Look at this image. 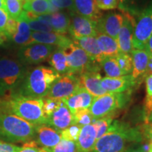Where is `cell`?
Masks as SVG:
<instances>
[{"label": "cell", "mask_w": 152, "mask_h": 152, "mask_svg": "<svg viewBox=\"0 0 152 152\" xmlns=\"http://www.w3.org/2000/svg\"><path fill=\"white\" fill-rule=\"evenodd\" d=\"M140 126L114 120L103 136L95 142L91 152H125L130 146L144 140Z\"/></svg>", "instance_id": "6da1fadb"}, {"label": "cell", "mask_w": 152, "mask_h": 152, "mask_svg": "<svg viewBox=\"0 0 152 152\" xmlns=\"http://www.w3.org/2000/svg\"><path fill=\"white\" fill-rule=\"evenodd\" d=\"M60 76L52 68L45 66L28 67L21 83L12 96L45 98L53 83Z\"/></svg>", "instance_id": "7a4b0ae2"}, {"label": "cell", "mask_w": 152, "mask_h": 152, "mask_svg": "<svg viewBox=\"0 0 152 152\" xmlns=\"http://www.w3.org/2000/svg\"><path fill=\"white\" fill-rule=\"evenodd\" d=\"M0 113L14 114L35 126L47 125V118L43 112V98L0 96Z\"/></svg>", "instance_id": "3957f363"}, {"label": "cell", "mask_w": 152, "mask_h": 152, "mask_svg": "<svg viewBox=\"0 0 152 152\" xmlns=\"http://www.w3.org/2000/svg\"><path fill=\"white\" fill-rule=\"evenodd\" d=\"M36 126L11 113H0V140L9 142H28L34 140Z\"/></svg>", "instance_id": "277c9868"}, {"label": "cell", "mask_w": 152, "mask_h": 152, "mask_svg": "<svg viewBox=\"0 0 152 152\" xmlns=\"http://www.w3.org/2000/svg\"><path fill=\"white\" fill-rule=\"evenodd\" d=\"M28 67L17 57L0 56V96H11L14 94Z\"/></svg>", "instance_id": "5b68a950"}, {"label": "cell", "mask_w": 152, "mask_h": 152, "mask_svg": "<svg viewBox=\"0 0 152 152\" xmlns=\"http://www.w3.org/2000/svg\"><path fill=\"white\" fill-rule=\"evenodd\" d=\"M131 96L132 91L121 93L107 92L94 98L89 109L94 120L100 118L110 113L121 111L130 103Z\"/></svg>", "instance_id": "8992f818"}, {"label": "cell", "mask_w": 152, "mask_h": 152, "mask_svg": "<svg viewBox=\"0 0 152 152\" xmlns=\"http://www.w3.org/2000/svg\"><path fill=\"white\" fill-rule=\"evenodd\" d=\"M62 49L66 56L68 74L80 76L86 72L100 71V64L93 61L81 47L74 42Z\"/></svg>", "instance_id": "52a82bcc"}, {"label": "cell", "mask_w": 152, "mask_h": 152, "mask_svg": "<svg viewBox=\"0 0 152 152\" xmlns=\"http://www.w3.org/2000/svg\"><path fill=\"white\" fill-rule=\"evenodd\" d=\"M56 47L41 43H30L20 47L17 52V58L26 66L38 65L48 61Z\"/></svg>", "instance_id": "ba28073f"}, {"label": "cell", "mask_w": 152, "mask_h": 152, "mask_svg": "<svg viewBox=\"0 0 152 152\" xmlns=\"http://www.w3.org/2000/svg\"><path fill=\"white\" fill-rule=\"evenodd\" d=\"M152 34V1L137 14L132 38L134 49H144Z\"/></svg>", "instance_id": "9c48e42d"}, {"label": "cell", "mask_w": 152, "mask_h": 152, "mask_svg": "<svg viewBox=\"0 0 152 152\" xmlns=\"http://www.w3.org/2000/svg\"><path fill=\"white\" fill-rule=\"evenodd\" d=\"M80 87L79 76L73 74L61 75L53 83L45 97L63 99L74 94Z\"/></svg>", "instance_id": "30bf717a"}, {"label": "cell", "mask_w": 152, "mask_h": 152, "mask_svg": "<svg viewBox=\"0 0 152 152\" xmlns=\"http://www.w3.org/2000/svg\"><path fill=\"white\" fill-rule=\"evenodd\" d=\"M70 23L68 33L72 39H80L85 37H96L98 30L96 28L97 22L87 18L75 12L70 13Z\"/></svg>", "instance_id": "8fae6325"}, {"label": "cell", "mask_w": 152, "mask_h": 152, "mask_svg": "<svg viewBox=\"0 0 152 152\" xmlns=\"http://www.w3.org/2000/svg\"><path fill=\"white\" fill-rule=\"evenodd\" d=\"M121 13L123 16V21L116 40L120 52L131 54L134 49L132 47V38L136 19L134 15L126 11H121Z\"/></svg>", "instance_id": "7c38bea8"}, {"label": "cell", "mask_w": 152, "mask_h": 152, "mask_svg": "<svg viewBox=\"0 0 152 152\" xmlns=\"http://www.w3.org/2000/svg\"><path fill=\"white\" fill-rule=\"evenodd\" d=\"M73 118L71 110L61 99L59 105L47 119V125L61 132L73 124Z\"/></svg>", "instance_id": "4fadbf2b"}, {"label": "cell", "mask_w": 152, "mask_h": 152, "mask_svg": "<svg viewBox=\"0 0 152 152\" xmlns=\"http://www.w3.org/2000/svg\"><path fill=\"white\" fill-rule=\"evenodd\" d=\"M123 21L122 13L112 11L102 16L97 21L98 33L105 34L113 39H117Z\"/></svg>", "instance_id": "5bb4252c"}, {"label": "cell", "mask_w": 152, "mask_h": 152, "mask_svg": "<svg viewBox=\"0 0 152 152\" xmlns=\"http://www.w3.org/2000/svg\"><path fill=\"white\" fill-rule=\"evenodd\" d=\"M101 85L107 92L121 93L132 91L138 84L132 75H125L117 77H102Z\"/></svg>", "instance_id": "9a60e30c"}, {"label": "cell", "mask_w": 152, "mask_h": 152, "mask_svg": "<svg viewBox=\"0 0 152 152\" xmlns=\"http://www.w3.org/2000/svg\"><path fill=\"white\" fill-rule=\"evenodd\" d=\"M41 43L52 45L57 48L65 49L73 42V39L66 35V34L56 32H32L30 43Z\"/></svg>", "instance_id": "2e32d148"}, {"label": "cell", "mask_w": 152, "mask_h": 152, "mask_svg": "<svg viewBox=\"0 0 152 152\" xmlns=\"http://www.w3.org/2000/svg\"><path fill=\"white\" fill-rule=\"evenodd\" d=\"M132 58V76L140 85L147 77V66L149 54L146 49H133L131 52Z\"/></svg>", "instance_id": "e0dca14e"}, {"label": "cell", "mask_w": 152, "mask_h": 152, "mask_svg": "<svg viewBox=\"0 0 152 152\" xmlns=\"http://www.w3.org/2000/svg\"><path fill=\"white\" fill-rule=\"evenodd\" d=\"M61 139V133L49 125H41L36 126L34 140L45 149L55 147Z\"/></svg>", "instance_id": "ac0fdd59"}, {"label": "cell", "mask_w": 152, "mask_h": 152, "mask_svg": "<svg viewBox=\"0 0 152 152\" xmlns=\"http://www.w3.org/2000/svg\"><path fill=\"white\" fill-rule=\"evenodd\" d=\"M94 99V96L87 92L86 89L80 87L74 94L61 100L69 108L72 114H73L78 110L89 109Z\"/></svg>", "instance_id": "d6986e66"}, {"label": "cell", "mask_w": 152, "mask_h": 152, "mask_svg": "<svg viewBox=\"0 0 152 152\" xmlns=\"http://www.w3.org/2000/svg\"><path fill=\"white\" fill-rule=\"evenodd\" d=\"M80 86L83 87L94 98L102 96L107 92L101 85L102 77L99 71H90L79 76Z\"/></svg>", "instance_id": "ffe728a7"}, {"label": "cell", "mask_w": 152, "mask_h": 152, "mask_svg": "<svg viewBox=\"0 0 152 152\" xmlns=\"http://www.w3.org/2000/svg\"><path fill=\"white\" fill-rule=\"evenodd\" d=\"M96 141V132L92 124L82 127L78 139L76 141L75 152H91Z\"/></svg>", "instance_id": "44dd1931"}, {"label": "cell", "mask_w": 152, "mask_h": 152, "mask_svg": "<svg viewBox=\"0 0 152 152\" xmlns=\"http://www.w3.org/2000/svg\"><path fill=\"white\" fill-rule=\"evenodd\" d=\"M76 14L97 22L103 16L94 0H73Z\"/></svg>", "instance_id": "7402d4cb"}, {"label": "cell", "mask_w": 152, "mask_h": 152, "mask_svg": "<svg viewBox=\"0 0 152 152\" xmlns=\"http://www.w3.org/2000/svg\"><path fill=\"white\" fill-rule=\"evenodd\" d=\"M72 39L75 45L81 47L95 62L100 64L101 62L103 61L105 56L99 48L96 37L90 36V37H82L80 39Z\"/></svg>", "instance_id": "603a6c76"}, {"label": "cell", "mask_w": 152, "mask_h": 152, "mask_svg": "<svg viewBox=\"0 0 152 152\" xmlns=\"http://www.w3.org/2000/svg\"><path fill=\"white\" fill-rule=\"evenodd\" d=\"M17 20V28L14 35L11 37V42L18 46H25L29 45L31 39L32 30L28 22L23 18Z\"/></svg>", "instance_id": "cb8c5ba5"}, {"label": "cell", "mask_w": 152, "mask_h": 152, "mask_svg": "<svg viewBox=\"0 0 152 152\" xmlns=\"http://www.w3.org/2000/svg\"><path fill=\"white\" fill-rule=\"evenodd\" d=\"M23 9L24 11H31L37 15L52 14L60 11L51 4L49 0H26L23 4Z\"/></svg>", "instance_id": "d4e9b609"}, {"label": "cell", "mask_w": 152, "mask_h": 152, "mask_svg": "<svg viewBox=\"0 0 152 152\" xmlns=\"http://www.w3.org/2000/svg\"><path fill=\"white\" fill-rule=\"evenodd\" d=\"M96 39L100 51L104 56L115 57L120 52L117 40L105 34L98 33Z\"/></svg>", "instance_id": "484cf974"}, {"label": "cell", "mask_w": 152, "mask_h": 152, "mask_svg": "<svg viewBox=\"0 0 152 152\" xmlns=\"http://www.w3.org/2000/svg\"><path fill=\"white\" fill-rule=\"evenodd\" d=\"M70 23H71V18L67 13L58 11L50 14L49 26L56 33L61 34L67 33Z\"/></svg>", "instance_id": "4316f807"}, {"label": "cell", "mask_w": 152, "mask_h": 152, "mask_svg": "<svg viewBox=\"0 0 152 152\" xmlns=\"http://www.w3.org/2000/svg\"><path fill=\"white\" fill-rule=\"evenodd\" d=\"M48 62L53 70L60 75L68 74V66L66 56L64 51L61 48H56L49 56Z\"/></svg>", "instance_id": "83f0119b"}, {"label": "cell", "mask_w": 152, "mask_h": 152, "mask_svg": "<svg viewBox=\"0 0 152 152\" xmlns=\"http://www.w3.org/2000/svg\"><path fill=\"white\" fill-rule=\"evenodd\" d=\"M101 68L105 73L106 77H117L125 75L122 70L119 67L115 57L105 56L100 64Z\"/></svg>", "instance_id": "f1b7e54d"}, {"label": "cell", "mask_w": 152, "mask_h": 152, "mask_svg": "<svg viewBox=\"0 0 152 152\" xmlns=\"http://www.w3.org/2000/svg\"><path fill=\"white\" fill-rule=\"evenodd\" d=\"M118 113L119 112L112 113L109 114V115H105V116L100 118L94 120V122L92 123V125L94 126L95 132H96V140L105 134Z\"/></svg>", "instance_id": "f546056e"}, {"label": "cell", "mask_w": 152, "mask_h": 152, "mask_svg": "<svg viewBox=\"0 0 152 152\" xmlns=\"http://www.w3.org/2000/svg\"><path fill=\"white\" fill-rule=\"evenodd\" d=\"M146 97L144 101V121L147 123L150 114L152 112V74L145 78Z\"/></svg>", "instance_id": "4dcf8cb0"}, {"label": "cell", "mask_w": 152, "mask_h": 152, "mask_svg": "<svg viewBox=\"0 0 152 152\" xmlns=\"http://www.w3.org/2000/svg\"><path fill=\"white\" fill-rule=\"evenodd\" d=\"M23 4L21 0H4V10L9 18L18 20L23 12Z\"/></svg>", "instance_id": "1f68e13d"}, {"label": "cell", "mask_w": 152, "mask_h": 152, "mask_svg": "<svg viewBox=\"0 0 152 152\" xmlns=\"http://www.w3.org/2000/svg\"><path fill=\"white\" fill-rule=\"evenodd\" d=\"M73 124L78 125L81 127H83L87 125L92 124V123L94 121V118L92 117L89 109H80L75 111L73 114Z\"/></svg>", "instance_id": "d6a6232c"}, {"label": "cell", "mask_w": 152, "mask_h": 152, "mask_svg": "<svg viewBox=\"0 0 152 152\" xmlns=\"http://www.w3.org/2000/svg\"><path fill=\"white\" fill-rule=\"evenodd\" d=\"M120 68L125 75H129L132 71V58L131 54H126L120 52L115 56Z\"/></svg>", "instance_id": "836d02e7"}, {"label": "cell", "mask_w": 152, "mask_h": 152, "mask_svg": "<svg viewBox=\"0 0 152 152\" xmlns=\"http://www.w3.org/2000/svg\"><path fill=\"white\" fill-rule=\"evenodd\" d=\"M45 150L47 152H75L76 142L61 139L55 147Z\"/></svg>", "instance_id": "e575fe53"}, {"label": "cell", "mask_w": 152, "mask_h": 152, "mask_svg": "<svg viewBox=\"0 0 152 152\" xmlns=\"http://www.w3.org/2000/svg\"><path fill=\"white\" fill-rule=\"evenodd\" d=\"M81 129L82 127L80 125L72 124L60 132L61 136V138L64 140L76 142L78 139Z\"/></svg>", "instance_id": "d590c367"}, {"label": "cell", "mask_w": 152, "mask_h": 152, "mask_svg": "<svg viewBox=\"0 0 152 152\" xmlns=\"http://www.w3.org/2000/svg\"><path fill=\"white\" fill-rule=\"evenodd\" d=\"M60 102L61 99H56L43 98V112L47 119L58 107Z\"/></svg>", "instance_id": "8d00e7d4"}, {"label": "cell", "mask_w": 152, "mask_h": 152, "mask_svg": "<svg viewBox=\"0 0 152 152\" xmlns=\"http://www.w3.org/2000/svg\"><path fill=\"white\" fill-rule=\"evenodd\" d=\"M51 4L58 9V10L61 9H67L71 12H75V6H74L73 0H49Z\"/></svg>", "instance_id": "74e56055"}, {"label": "cell", "mask_w": 152, "mask_h": 152, "mask_svg": "<svg viewBox=\"0 0 152 152\" xmlns=\"http://www.w3.org/2000/svg\"><path fill=\"white\" fill-rule=\"evenodd\" d=\"M30 30L34 32H54L53 28L49 25L44 23L37 20L28 21Z\"/></svg>", "instance_id": "f35d334b"}, {"label": "cell", "mask_w": 152, "mask_h": 152, "mask_svg": "<svg viewBox=\"0 0 152 152\" xmlns=\"http://www.w3.org/2000/svg\"><path fill=\"white\" fill-rule=\"evenodd\" d=\"M18 152H47L42 147H39L35 140L26 142Z\"/></svg>", "instance_id": "ab89813d"}, {"label": "cell", "mask_w": 152, "mask_h": 152, "mask_svg": "<svg viewBox=\"0 0 152 152\" xmlns=\"http://www.w3.org/2000/svg\"><path fill=\"white\" fill-rule=\"evenodd\" d=\"M118 0H102L97 4L100 10L109 11L118 8Z\"/></svg>", "instance_id": "60d3db41"}, {"label": "cell", "mask_w": 152, "mask_h": 152, "mask_svg": "<svg viewBox=\"0 0 152 152\" xmlns=\"http://www.w3.org/2000/svg\"><path fill=\"white\" fill-rule=\"evenodd\" d=\"M20 149L14 144L0 140V152H18Z\"/></svg>", "instance_id": "b9f144b4"}, {"label": "cell", "mask_w": 152, "mask_h": 152, "mask_svg": "<svg viewBox=\"0 0 152 152\" xmlns=\"http://www.w3.org/2000/svg\"><path fill=\"white\" fill-rule=\"evenodd\" d=\"M119 5L118 9L121 11H126V12L130 13L132 15H137V13L134 12L131 8L130 5V0H118Z\"/></svg>", "instance_id": "7bdbcfd3"}, {"label": "cell", "mask_w": 152, "mask_h": 152, "mask_svg": "<svg viewBox=\"0 0 152 152\" xmlns=\"http://www.w3.org/2000/svg\"><path fill=\"white\" fill-rule=\"evenodd\" d=\"M9 18V15L4 9L0 8V33L5 31Z\"/></svg>", "instance_id": "ee69618b"}, {"label": "cell", "mask_w": 152, "mask_h": 152, "mask_svg": "<svg viewBox=\"0 0 152 152\" xmlns=\"http://www.w3.org/2000/svg\"><path fill=\"white\" fill-rule=\"evenodd\" d=\"M140 127L143 137L144 135H147V134H152V121L144 123L143 125H142Z\"/></svg>", "instance_id": "f6af8a7d"}, {"label": "cell", "mask_w": 152, "mask_h": 152, "mask_svg": "<svg viewBox=\"0 0 152 152\" xmlns=\"http://www.w3.org/2000/svg\"><path fill=\"white\" fill-rule=\"evenodd\" d=\"M125 152H143L141 147V144H135L133 145L130 146L128 149L125 150Z\"/></svg>", "instance_id": "bcb514c9"}, {"label": "cell", "mask_w": 152, "mask_h": 152, "mask_svg": "<svg viewBox=\"0 0 152 152\" xmlns=\"http://www.w3.org/2000/svg\"><path fill=\"white\" fill-rule=\"evenodd\" d=\"M146 49V50H147L150 54L152 55V34L151 35V36H150L149 39H148L147 45H146L145 49Z\"/></svg>", "instance_id": "7dc6e473"}, {"label": "cell", "mask_w": 152, "mask_h": 152, "mask_svg": "<svg viewBox=\"0 0 152 152\" xmlns=\"http://www.w3.org/2000/svg\"><path fill=\"white\" fill-rule=\"evenodd\" d=\"M151 74H152V55L149 54V63H148V66H147V75H151Z\"/></svg>", "instance_id": "c3c4849f"}, {"label": "cell", "mask_w": 152, "mask_h": 152, "mask_svg": "<svg viewBox=\"0 0 152 152\" xmlns=\"http://www.w3.org/2000/svg\"><path fill=\"white\" fill-rule=\"evenodd\" d=\"M144 138L152 143V134H147V135H144Z\"/></svg>", "instance_id": "681fc988"}, {"label": "cell", "mask_w": 152, "mask_h": 152, "mask_svg": "<svg viewBox=\"0 0 152 152\" xmlns=\"http://www.w3.org/2000/svg\"><path fill=\"white\" fill-rule=\"evenodd\" d=\"M0 8L4 9V0H0Z\"/></svg>", "instance_id": "f907efd6"}, {"label": "cell", "mask_w": 152, "mask_h": 152, "mask_svg": "<svg viewBox=\"0 0 152 152\" xmlns=\"http://www.w3.org/2000/svg\"><path fill=\"white\" fill-rule=\"evenodd\" d=\"M149 121H152V112H151V113L150 114L149 118H148V121H147V122H149Z\"/></svg>", "instance_id": "816d5d0a"}, {"label": "cell", "mask_w": 152, "mask_h": 152, "mask_svg": "<svg viewBox=\"0 0 152 152\" xmlns=\"http://www.w3.org/2000/svg\"><path fill=\"white\" fill-rule=\"evenodd\" d=\"M94 1H95V2H96V5H97V4H99V3L101 1H102V0H94Z\"/></svg>", "instance_id": "f5cc1de1"}, {"label": "cell", "mask_w": 152, "mask_h": 152, "mask_svg": "<svg viewBox=\"0 0 152 152\" xmlns=\"http://www.w3.org/2000/svg\"><path fill=\"white\" fill-rule=\"evenodd\" d=\"M149 152H152V148H151V149H150V150H149Z\"/></svg>", "instance_id": "db71d44e"}, {"label": "cell", "mask_w": 152, "mask_h": 152, "mask_svg": "<svg viewBox=\"0 0 152 152\" xmlns=\"http://www.w3.org/2000/svg\"><path fill=\"white\" fill-rule=\"evenodd\" d=\"M21 1H23V2H24V1H26V0H21Z\"/></svg>", "instance_id": "11a10c76"}]
</instances>
